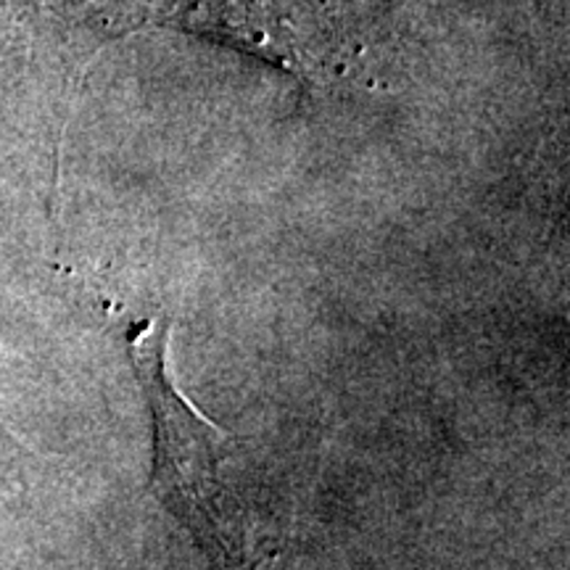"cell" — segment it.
I'll return each instance as SVG.
<instances>
[{"label":"cell","instance_id":"obj_1","mask_svg":"<svg viewBox=\"0 0 570 570\" xmlns=\"http://www.w3.org/2000/svg\"><path fill=\"white\" fill-rule=\"evenodd\" d=\"M135 375L154 415V487L194 533L214 570H285L283 541L227 475L225 436L175 386L169 325L142 320L127 336Z\"/></svg>","mask_w":570,"mask_h":570}]
</instances>
